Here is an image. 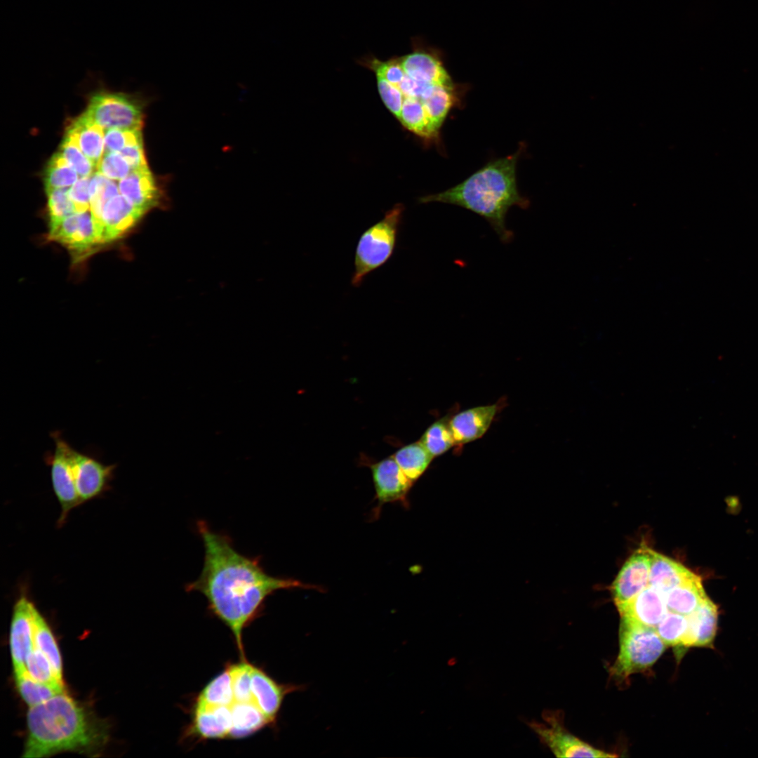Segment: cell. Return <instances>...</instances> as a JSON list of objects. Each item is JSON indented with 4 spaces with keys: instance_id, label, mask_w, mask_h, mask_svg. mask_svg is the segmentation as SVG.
Wrapping results in <instances>:
<instances>
[{
    "instance_id": "3957f363",
    "label": "cell",
    "mask_w": 758,
    "mask_h": 758,
    "mask_svg": "<svg viewBox=\"0 0 758 758\" xmlns=\"http://www.w3.org/2000/svg\"><path fill=\"white\" fill-rule=\"evenodd\" d=\"M29 707L23 757L66 751L95 754L107 741V725L65 691Z\"/></svg>"
},
{
    "instance_id": "83f0119b",
    "label": "cell",
    "mask_w": 758,
    "mask_h": 758,
    "mask_svg": "<svg viewBox=\"0 0 758 758\" xmlns=\"http://www.w3.org/2000/svg\"><path fill=\"white\" fill-rule=\"evenodd\" d=\"M34 644L48 659L57 676L62 680V663L58 645L50 626L36 606L34 610Z\"/></svg>"
},
{
    "instance_id": "cb8c5ba5",
    "label": "cell",
    "mask_w": 758,
    "mask_h": 758,
    "mask_svg": "<svg viewBox=\"0 0 758 758\" xmlns=\"http://www.w3.org/2000/svg\"><path fill=\"white\" fill-rule=\"evenodd\" d=\"M664 597L669 611L689 616L708 597L701 578L695 575L669 591Z\"/></svg>"
},
{
    "instance_id": "4316f807",
    "label": "cell",
    "mask_w": 758,
    "mask_h": 758,
    "mask_svg": "<svg viewBox=\"0 0 758 758\" xmlns=\"http://www.w3.org/2000/svg\"><path fill=\"white\" fill-rule=\"evenodd\" d=\"M392 456L413 484L423 474L434 458L419 441L402 446Z\"/></svg>"
},
{
    "instance_id": "f546056e",
    "label": "cell",
    "mask_w": 758,
    "mask_h": 758,
    "mask_svg": "<svg viewBox=\"0 0 758 758\" xmlns=\"http://www.w3.org/2000/svg\"><path fill=\"white\" fill-rule=\"evenodd\" d=\"M450 418L451 416L446 415L434 422L418 440L433 458L444 454L456 445Z\"/></svg>"
},
{
    "instance_id": "8d00e7d4",
    "label": "cell",
    "mask_w": 758,
    "mask_h": 758,
    "mask_svg": "<svg viewBox=\"0 0 758 758\" xmlns=\"http://www.w3.org/2000/svg\"><path fill=\"white\" fill-rule=\"evenodd\" d=\"M234 702H252L251 673L253 668L248 663L230 666Z\"/></svg>"
},
{
    "instance_id": "9c48e42d",
    "label": "cell",
    "mask_w": 758,
    "mask_h": 758,
    "mask_svg": "<svg viewBox=\"0 0 758 758\" xmlns=\"http://www.w3.org/2000/svg\"><path fill=\"white\" fill-rule=\"evenodd\" d=\"M52 437L55 448L46 460L51 469L52 488L60 507L57 520V526L60 528L66 523L69 513L79 507L80 503L72 479L70 458L72 447L58 432L53 433Z\"/></svg>"
},
{
    "instance_id": "277c9868",
    "label": "cell",
    "mask_w": 758,
    "mask_h": 758,
    "mask_svg": "<svg viewBox=\"0 0 758 758\" xmlns=\"http://www.w3.org/2000/svg\"><path fill=\"white\" fill-rule=\"evenodd\" d=\"M523 148L521 145L514 154L491 161L460 184L423 197L419 201L441 202L470 210L484 218L501 241L509 243L514 236L506 227L509 209L513 206L526 209L529 206L517 184V164Z\"/></svg>"
},
{
    "instance_id": "603a6c76",
    "label": "cell",
    "mask_w": 758,
    "mask_h": 758,
    "mask_svg": "<svg viewBox=\"0 0 758 758\" xmlns=\"http://www.w3.org/2000/svg\"><path fill=\"white\" fill-rule=\"evenodd\" d=\"M649 585L665 595L696 574L685 566L650 549Z\"/></svg>"
},
{
    "instance_id": "ba28073f",
    "label": "cell",
    "mask_w": 758,
    "mask_h": 758,
    "mask_svg": "<svg viewBox=\"0 0 758 758\" xmlns=\"http://www.w3.org/2000/svg\"><path fill=\"white\" fill-rule=\"evenodd\" d=\"M70 464L72 483L80 505L100 497L111 488L116 464L105 465L73 448Z\"/></svg>"
},
{
    "instance_id": "5b68a950",
    "label": "cell",
    "mask_w": 758,
    "mask_h": 758,
    "mask_svg": "<svg viewBox=\"0 0 758 758\" xmlns=\"http://www.w3.org/2000/svg\"><path fill=\"white\" fill-rule=\"evenodd\" d=\"M404 209L402 204H396L381 220L361 234L355 249L352 286H360L368 274L385 265L392 257Z\"/></svg>"
},
{
    "instance_id": "d590c367",
    "label": "cell",
    "mask_w": 758,
    "mask_h": 758,
    "mask_svg": "<svg viewBox=\"0 0 758 758\" xmlns=\"http://www.w3.org/2000/svg\"><path fill=\"white\" fill-rule=\"evenodd\" d=\"M69 187H66L46 191L48 196L50 227L76 213L74 204L69 194Z\"/></svg>"
},
{
    "instance_id": "d4e9b609",
    "label": "cell",
    "mask_w": 758,
    "mask_h": 758,
    "mask_svg": "<svg viewBox=\"0 0 758 758\" xmlns=\"http://www.w3.org/2000/svg\"><path fill=\"white\" fill-rule=\"evenodd\" d=\"M90 211L92 214L94 227L98 243L102 242L103 225L102 213L105 203L111 198L119 194V185L112 180L107 178L99 171L94 172L91 177L89 186Z\"/></svg>"
},
{
    "instance_id": "7a4b0ae2",
    "label": "cell",
    "mask_w": 758,
    "mask_h": 758,
    "mask_svg": "<svg viewBox=\"0 0 758 758\" xmlns=\"http://www.w3.org/2000/svg\"><path fill=\"white\" fill-rule=\"evenodd\" d=\"M359 62L375 74L382 101L401 125L425 140L430 139L434 131L426 105L437 88L447 84L446 72L437 61L412 47L404 55L380 60L370 55Z\"/></svg>"
},
{
    "instance_id": "30bf717a",
    "label": "cell",
    "mask_w": 758,
    "mask_h": 758,
    "mask_svg": "<svg viewBox=\"0 0 758 758\" xmlns=\"http://www.w3.org/2000/svg\"><path fill=\"white\" fill-rule=\"evenodd\" d=\"M547 724L533 722L531 728L557 757H613L616 755L599 750L580 740L565 729L556 713H545Z\"/></svg>"
},
{
    "instance_id": "ab89813d",
    "label": "cell",
    "mask_w": 758,
    "mask_h": 758,
    "mask_svg": "<svg viewBox=\"0 0 758 758\" xmlns=\"http://www.w3.org/2000/svg\"><path fill=\"white\" fill-rule=\"evenodd\" d=\"M91 177L78 179L69 190V194L74 204L76 212L81 213L90 210Z\"/></svg>"
},
{
    "instance_id": "4fadbf2b",
    "label": "cell",
    "mask_w": 758,
    "mask_h": 758,
    "mask_svg": "<svg viewBox=\"0 0 758 758\" xmlns=\"http://www.w3.org/2000/svg\"><path fill=\"white\" fill-rule=\"evenodd\" d=\"M650 548L643 545L625 562L611 585L617 609L630 601L649 584Z\"/></svg>"
},
{
    "instance_id": "7c38bea8",
    "label": "cell",
    "mask_w": 758,
    "mask_h": 758,
    "mask_svg": "<svg viewBox=\"0 0 758 758\" xmlns=\"http://www.w3.org/2000/svg\"><path fill=\"white\" fill-rule=\"evenodd\" d=\"M36 607L25 590L16 600L12 613L10 650L14 673L25 670V662L34 644V610Z\"/></svg>"
},
{
    "instance_id": "484cf974",
    "label": "cell",
    "mask_w": 758,
    "mask_h": 758,
    "mask_svg": "<svg viewBox=\"0 0 758 758\" xmlns=\"http://www.w3.org/2000/svg\"><path fill=\"white\" fill-rule=\"evenodd\" d=\"M230 707L232 724L229 736L232 738L249 736L270 723L253 702H234Z\"/></svg>"
},
{
    "instance_id": "f35d334b",
    "label": "cell",
    "mask_w": 758,
    "mask_h": 758,
    "mask_svg": "<svg viewBox=\"0 0 758 758\" xmlns=\"http://www.w3.org/2000/svg\"><path fill=\"white\" fill-rule=\"evenodd\" d=\"M104 153L119 152L127 145L142 142L140 130L109 128L105 130Z\"/></svg>"
},
{
    "instance_id": "52a82bcc",
    "label": "cell",
    "mask_w": 758,
    "mask_h": 758,
    "mask_svg": "<svg viewBox=\"0 0 758 758\" xmlns=\"http://www.w3.org/2000/svg\"><path fill=\"white\" fill-rule=\"evenodd\" d=\"M84 114L104 130H140L142 125L141 106L123 94H95L91 98Z\"/></svg>"
},
{
    "instance_id": "1f68e13d",
    "label": "cell",
    "mask_w": 758,
    "mask_h": 758,
    "mask_svg": "<svg viewBox=\"0 0 758 758\" xmlns=\"http://www.w3.org/2000/svg\"><path fill=\"white\" fill-rule=\"evenodd\" d=\"M79 176L65 159L57 152L51 158L45 171V190L72 187L78 180Z\"/></svg>"
},
{
    "instance_id": "5bb4252c",
    "label": "cell",
    "mask_w": 758,
    "mask_h": 758,
    "mask_svg": "<svg viewBox=\"0 0 758 758\" xmlns=\"http://www.w3.org/2000/svg\"><path fill=\"white\" fill-rule=\"evenodd\" d=\"M49 238L79 253L98 243L91 211L76 212L51 226Z\"/></svg>"
},
{
    "instance_id": "e0dca14e",
    "label": "cell",
    "mask_w": 758,
    "mask_h": 758,
    "mask_svg": "<svg viewBox=\"0 0 758 758\" xmlns=\"http://www.w3.org/2000/svg\"><path fill=\"white\" fill-rule=\"evenodd\" d=\"M143 214L121 194L109 199L102 213V242L110 241L122 236L135 225Z\"/></svg>"
},
{
    "instance_id": "d6986e66",
    "label": "cell",
    "mask_w": 758,
    "mask_h": 758,
    "mask_svg": "<svg viewBox=\"0 0 758 758\" xmlns=\"http://www.w3.org/2000/svg\"><path fill=\"white\" fill-rule=\"evenodd\" d=\"M687 618L688 628L681 646H712L718 623V609L714 603L707 597Z\"/></svg>"
},
{
    "instance_id": "8fae6325",
    "label": "cell",
    "mask_w": 758,
    "mask_h": 758,
    "mask_svg": "<svg viewBox=\"0 0 758 758\" xmlns=\"http://www.w3.org/2000/svg\"><path fill=\"white\" fill-rule=\"evenodd\" d=\"M377 501L373 510L376 519L386 503H399L408 506L407 496L413 484L404 474L392 456L378 462L369 463Z\"/></svg>"
},
{
    "instance_id": "ffe728a7",
    "label": "cell",
    "mask_w": 758,
    "mask_h": 758,
    "mask_svg": "<svg viewBox=\"0 0 758 758\" xmlns=\"http://www.w3.org/2000/svg\"><path fill=\"white\" fill-rule=\"evenodd\" d=\"M298 689L295 686L276 683L267 674L256 667L251 673L252 702L259 708L269 722L274 721L284 696Z\"/></svg>"
},
{
    "instance_id": "ac0fdd59",
    "label": "cell",
    "mask_w": 758,
    "mask_h": 758,
    "mask_svg": "<svg viewBox=\"0 0 758 758\" xmlns=\"http://www.w3.org/2000/svg\"><path fill=\"white\" fill-rule=\"evenodd\" d=\"M118 185L121 194L144 213L159 203L160 191L148 166L132 171Z\"/></svg>"
},
{
    "instance_id": "d6a6232c",
    "label": "cell",
    "mask_w": 758,
    "mask_h": 758,
    "mask_svg": "<svg viewBox=\"0 0 758 758\" xmlns=\"http://www.w3.org/2000/svg\"><path fill=\"white\" fill-rule=\"evenodd\" d=\"M687 628V616L668 611L655 630L666 646H681Z\"/></svg>"
},
{
    "instance_id": "60d3db41",
    "label": "cell",
    "mask_w": 758,
    "mask_h": 758,
    "mask_svg": "<svg viewBox=\"0 0 758 758\" xmlns=\"http://www.w3.org/2000/svg\"><path fill=\"white\" fill-rule=\"evenodd\" d=\"M119 153L128 162L133 171L147 166L142 142L127 145Z\"/></svg>"
},
{
    "instance_id": "7402d4cb",
    "label": "cell",
    "mask_w": 758,
    "mask_h": 758,
    "mask_svg": "<svg viewBox=\"0 0 758 758\" xmlns=\"http://www.w3.org/2000/svg\"><path fill=\"white\" fill-rule=\"evenodd\" d=\"M66 135L72 138L97 168L105 149V130L84 113L74 120Z\"/></svg>"
},
{
    "instance_id": "e575fe53",
    "label": "cell",
    "mask_w": 758,
    "mask_h": 758,
    "mask_svg": "<svg viewBox=\"0 0 758 758\" xmlns=\"http://www.w3.org/2000/svg\"><path fill=\"white\" fill-rule=\"evenodd\" d=\"M58 152L81 178L91 176L96 168L92 161L81 151L75 140L66 134Z\"/></svg>"
},
{
    "instance_id": "8992f818",
    "label": "cell",
    "mask_w": 758,
    "mask_h": 758,
    "mask_svg": "<svg viewBox=\"0 0 758 758\" xmlns=\"http://www.w3.org/2000/svg\"><path fill=\"white\" fill-rule=\"evenodd\" d=\"M655 628L621 618L619 653L611 674L620 679L652 666L665 649Z\"/></svg>"
},
{
    "instance_id": "6da1fadb",
    "label": "cell",
    "mask_w": 758,
    "mask_h": 758,
    "mask_svg": "<svg viewBox=\"0 0 758 758\" xmlns=\"http://www.w3.org/2000/svg\"><path fill=\"white\" fill-rule=\"evenodd\" d=\"M196 528L204 545V563L199 577L187 583L185 589L206 597L211 612L232 630L242 655L243 628L267 597L280 590H324L294 578L269 574L260 556L240 553L228 534L213 530L204 520H198Z\"/></svg>"
},
{
    "instance_id": "836d02e7",
    "label": "cell",
    "mask_w": 758,
    "mask_h": 758,
    "mask_svg": "<svg viewBox=\"0 0 758 758\" xmlns=\"http://www.w3.org/2000/svg\"><path fill=\"white\" fill-rule=\"evenodd\" d=\"M25 670L28 675L36 681L64 686L62 680L58 678L48 659L36 647L27 657Z\"/></svg>"
},
{
    "instance_id": "44dd1931",
    "label": "cell",
    "mask_w": 758,
    "mask_h": 758,
    "mask_svg": "<svg viewBox=\"0 0 758 758\" xmlns=\"http://www.w3.org/2000/svg\"><path fill=\"white\" fill-rule=\"evenodd\" d=\"M230 706H211L197 703L192 730L204 738H222L229 736L232 729Z\"/></svg>"
},
{
    "instance_id": "9a60e30c",
    "label": "cell",
    "mask_w": 758,
    "mask_h": 758,
    "mask_svg": "<svg viewBox=\"0 0 758 758\" xmlns=\"http://www.w3.org/2000/svg\"><path fill=\"white\" fill-rule=\"evenodd\" d=\"M497 411L496 404L479 406L451 416L449 424L456 444L462 445L481 438L488 430Z\"/></svg>"
},
{
    "instance_id": "2e32d148",
    "label": "cell",
    "mask_w": 758,
    "mask_h": 758,
    "mask_svg": "<svg viewBox=\"0 0 758 758\" xmlns=\"http://www.w3.org/2000/svg\"><path fill=\"white\" fill-rule=\"evenodd\" d=\"M618 610L621 618L653 628L669 611L664 595L649 585Z\"/></svg>"
},
{
    "instance_id": "f1b7e54d",
    "label": "cell",
    "mask_w": 758,
    "mask_h": 758,
    "mask_svg": "<svg viewBox=\"0 0 758 758\" xmlns=\"http://www.w3.org/2000/svg\"><path fill=\"white\" fill-rule=\"evenodd\" d=\"M16 686L23 700L29 706L41 704L64 692V686H54L31 678L26 670L15 672Z\"/></svg>"
},
{
    "instance_id": "74e56055",
    "label": "cell",
    "mask_w": 758,
    "mask_h": 758,
    "mask_svg": "<svg viewBox=\"0 0 758 758\" xmlns=\"http://www.w3.org/2000/svg\"><path fill=\"white\" fill-rule=\"evenodd\" d=\"M97 169L105 177L114 180L124 178L133 171L131 165L119 152L104 153Z\"/></svg>"
},
{
    "instance_id": "4dcf8cb0",
    "label": "cell",
    "mask_w": 758,
    "mask_h": 758,
    "mask_svg": "<svg viewBox=\"0 0 758 758\" xmlns=\"http://www.w3.org/2000/svg\"><path fill=\"white\" fill-rule=\"evenodd\" d=\"M198 703L231 706L234 703L230 668L211 681L199 696Z\"/></svg>"
}]
</instances>
